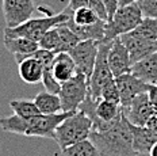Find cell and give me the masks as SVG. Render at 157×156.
Instances as JSON below:
<instances>
[{"mask_svg":"<svg viewBox=\"0 0 157 156\" xmlns=\"http://www.w3.org/2000/svg\"><path fill=\"white\" fill-rule=\"evenodd\" d=\"M90 140L99 149L102 156H138L134 149L133 133L129 121L123 113L110 129L103 132L92 131Z\"/></svg>","mask_w":157,"mask_h":156,"instance_id":"1","label":"cell"},{"mask_svg":"<svg viewBox=\"0 0 157 156\" xmlns=\"http://www.w3.org/2000/svg\"><path fill=\"white\" fill-rule=\"evenodd\" d=\"M39 11L45 14L44 18H31L25 23L16 26V27H4V37H26L33 41H39L46 31L50 29L65 23L71 15L68 12H60V14H53L52 10L46 6H39Z\"/></svg>","mask_w":157,"mask_h":156,"instance_id":"2","label":"cell"},{"mask_svg":"<svg viewBox=\"0 0 157 156\" xmlns=\"http://www.w3.org/2000/svg\"><path fill=\"white\" fill-rule=\"evenodd\" d=\"M94 131V122L83 110H77L58 125L56 131V142L60 149L88 140Z\"/></svg>","mask_w":157,"mask_h":156,"instance_id":"3","label":"cell"},{"mask_svg":"<svg viewBox=\"0 0 157 156\" xmlns=\"http://www.w3.org/2000/svg\"><path fill=\"white\" fill-rule=\"evenodd\" d=\"M144 19V14L138 3L119 6L114 17L106 23V37L104 41H113L134 30Z\"/></svg>","mask_w":157,"mask_h":156,"instance_id":"4","label":"cell"},{"mask_svg":"<svg viewBox=\"0 0 157 156\" xmlns=\"http://www.w3.org/2000/svg\"><path fill=\"white\" fill-rule=\"evenodd\" d=\"M114 41V40H113ZM113 41H100L99 49H98V57L95 63L94 72L88 82L90 94L95 100L102 99V88L111 77H115L109 64V52L113 45Z\"/></svg>","mask_w":157,"mask_h":156,"instance_id":"5","label":"cell"},{"mask_svg":"<svg viewBox=\"0 0 157 156\" xmlns=\"http://www.w3.org/2000/svg\"><path fill=\"white\" fill-rule=\"evenodd\" d=\"M88 92V77L78 71L72 79L61 84V91L58 95L63 102V111H77L80 105L86 100Z\"/></svg>","mask_w":157,"mask_h":156,"instance_id":"6","label":"cell"},{"mask_svg":"<svg viewBox=\"0 0 157 156\" xmlns=\"http://www.w3.org/2000/svg\"><path fill=\"white\" fill-rule=\"evenodd\" d=\"M73 113L60 111L54 114H38L33 118L27 119V131L26 136H35V137H45V138H56V131L58 125L67 119Z\"/></svg>","mask_w":157,"mask_h":156,"instance_id":"7","label":"cell"},{"mask_svg":"<svg viewBox=\"0 0 157 156\" xmlns=\"http://www.w3.org/2000/svg\"><path fill=\"white\" fill-rule=\"evenodd\" d=\"M35 11L34 0H3V15L7 27H16L27 22Z\"/></svg>","mask_w":157,"mask_h":156,"instance_id":"8","label":"cell"},{"mask_svg":"<svg viewBox=\"0 0 157 156\" xmlns=\"http://www.w3.org/2000/svg\"><path fill=\"white\" fill-rule=\"evenodd\" d=\"M98 49H99V41L86 40L80 41L69 52L71 56L73 57L75 63H76L78 71L83 72L88 77V82H90V77L94 72L95 63H96L98 57Z\"/></svg>","mask_w":157,"mask_h":156,"instance_id":"9","label":"cell"},{"mask_svg":"<svg viewBox=\"0 0 157 156\" xmlns=\"http://www.w3.org/2000/svg\"><path fill=\"white\" fill-rule=\"evenodd\" d=\"M155 111L148 92L137 95L127 106H122V113L129 122L138 126H146L150 115Z\"/></svg>","mask_w":157,"mask_h":156,"instance_id":"10","label":"cell"},{"mask_svg":"<svg viewBox=\"0 0 157 156\" xmlns=\"http://www.w3.org/2000/svg\"><path fill=\"white\" fill-rule=\"evenodd\" d=\"M115 80L121 94V106H127L137 95L148 92L150 87V83H146L145 80L140 79L133 72L121 75L115 77Z\"/></svg>","mask_w":157,"mask_h":156,"instance_id":"11","label":"cell"},{"mask_svg":"<svg viewBox=\"0 0 157 156\" xmlns=\"http://www.w3.org/2000/svg\"><path fill=\"white\" fill-rule=\"evenodd\" d=\"M119 38H121V41L125 44L127 50H129L130 58H132L133 64L142 60L144 57L149 56L150 53L157 52V42L145 40V38L137 35L134 31H129V33H126V34H122Z\"/></svg>","mask_w":157,"mask_h":156,"instance_id":"12","label":"cell"},{"mask_svg":"<svg viewBox=\"0 0 157 156\" xmlns=\"http://www.w3.org/2000/svg\"><path fill=\"white\" fill-rule=\"evenodd\" d=\"M109 64L110 68L113 71V75L115 77L121 76L123 73L132 72V58H130V53L127 50V48L125 46L121 38L118 37L113 41V45L110 48L109 52Z\"/></svg>","mask_w":157,"mask_h":156,"instance_id":"13","label":"cell"},{"mask_svg":"<svg viewBox=\"0 0 157 156\" xmlns=\"http://www.w3.org/2000/svg\"><path fill=\"white\" fill-rule=\"evenodd\" d=\"M3 42L6 49L14 56L16 64L33 56L39 49V44L37 41H33L26 37H4Z\"/></svg>","mask_w":157,"mask_h":156,"instance_id":"14","label":"cell"},{"mask_svg":"<svg viewBox=\"0 0 157 156\" xmlns=\"http://www.w3.org/2000/svg\"><path fill=\"white\" fill-rule=\"evenodd\" d=\"M129 126L133 133L134 149L138 156L149 155L152 147L157 142V132L148 126H138L132 122H129Z\"/></svg>","mask_w":157,"mask_h":156,"instance_id":"15","label":"cell"},{"mask_svg":"<svg viewBox=\"0 0 157 156\" xmlns=\"http://www.w3.org/2000/svg\"><path fill=\"white\" fill-rule=\"evenodd\" d=\"M52 72L56 79L63 84L64 82L72 79L78 72V68L69 52H60L57 53L53 64H52Z\"/></svg>","mask_w":157,"mask_h":156,"instance_id":"16","label":"cell"},{"mask_svg":"<svg viewBox=\"0 0 157 156\" xmlns=\"http://www.w3.org/2000/svg\"><path fill=\"white\" fill-rule=\"evenodd\" d=\"M19 76L27 84H37L38 82H42L44 76V65L37 57L33 56L22 60L18 64Z\"/></svg>","mask_w":157,"mask_h":156,"instance_id":"17","label":"cell"},{"mask_svg":"<svg viewBox=\"0 0 157 156\" xmlns=\"http://www.w3.org/2000/svg\"><path fill=\"white\" fill-rule=\"evenodd\" d=\"M132 72L146 83H157V52L150 53L149 56L133 64Z\"/></svg>","mask_w":157,"mask_h":156,"instance_id":"18","label":"cell"},{"mask_svg":"<svg viewBox=\"0 0 157 156\" xmlns=\"http://www.w3.org/2000/svg\"><path fill=\"white\" fill-rule=\"evenodd\" d=\"M34 102L42 114H54L63 111V102L58 94L49 92L45 90L35 95Z\"/></svg>","mask_w":157,"mask_h":156,"instance_id":"19","label":"cell"},{"mask_svg":"<svg viewBox=\"0 0 157 156\" xmlns=\"http://www.w3.org/2000/svg\"><path fill=\"white\" fill-rule=\"evenodd\" d=\"M69 15H71V18L68 19L67 22L68 23H71V25L78 26V27L92 26L95 23H98L99 21H102V19L95 14V11L90 7V6L78 8V10H76V11L72 12V14H69Z\"/></svg>","mask_w":157,"mask_h":156,"instance_id":"20","label":"cell"},{"mask_svg":"<svg viewBox=\"0 0 157 156\" xmlns=\"http://www.w3.org/2000/svg\"><path fill=\"white\" fill-rule=\"evenodd\" d=\"M60 156H102V154L95 147L94 142L88 138L65 149H61Z\"/></svg>","mask_w":157,"mask_h":156,"instance_id":"21","label":"cell"},{"mask_svg":"<svg viewBox=\"0 0 157 156\" xmlns=\"http://www.w3.org/2000/svg\"><path fill=\"white\" fill-rule=\"evenodd\" d=\"M0 128L4 132L14 133V135H23L26 136L27 131V119L22 118L18 114H12L8 117H2L0 118Z\"/></svg>","mask_w":157,"mask_h":156,"instance_id":"22","label":"cell"},{"mask_svg":"<svg viewBox=\"0 0 157 156\" xmlns=\"http://www.w3.org/2000/svg\"><path fill=\"white\" fill-rule=\"evenodd\" d=\"M10 107L14 110L15 114H18L22 118L30 119L33 117L41 114L38 106L35 105L34 100H26V99H15L10 102Z\"/></svg>","mask_w":157,"mask_h":156,"instance_id":"23","label":"cell"},{"mask_svg":"<svg viewBox=\"0 0 157 156\" xmlns=\"http://www.w3.org/2000/svg\"><path fill=\"white\" fill-rule=\"evenodd\" d=\"M57 29H58V33H60V38H61L58 53H60V52H71L78 42L81 41V38L78 37L67 23L57 26Z\"/></svg>","mask_w":157,"mask_h":156,"instance_id":"24","label":"cell"},{"mask_svg":"<svg viewBox=\"0 0 157 156\" xmlns=\"http://www.w3.org/2000/svg\"><path fill=\"white\" fill-rule=\"evenodd\" d=\"M137 35L145 38L148 41L157 42V18H146L144 17L142 22L134 30Z\"/></svg>","mask_w":157,"mask_h":156,"instance_id":"25","label":"cell"},{"mask_svg":"<svg viewBox=\"0 0 157 156\" xmlns=\"http://www.w3.org/2000/svg\"><path fill=\"white\" fill-rule=\"evenodd\" d=\"M39 48L42 49H48V50H54L56 53H58V48L61 44V38H60V33H58L57 26L53 29H50L49 31H46L42 38L38 41Z\"/></svg>","mask_w":157,"mask_h":156,"instance_id":"26","label":"cell"},{"mask_svg":"<svg viewBox=\"0 0 157 156\" xmlns=\"http://www.w3.org/2000/svg\"><path fill=\"white\" fill-rule=\"evenodd\" d=\"M102 99L111 100V102H115V103H119L121 105V94H119V88H118L115 77H111L109 82L103 86Z\"/></svg>","mask_w":157,"mask_h":156,"instance_id":"27","label":"cell"},{"mask_svg":"<svg viewBox=\"0 0 157 156\" xmlns=\"http://www.w3.org/2000/svg\"><path fill=\"white\" fill-rule=\"evenodd\" d=\"M42 83H44L45 90L53 94H60L61 91V83L54 77L52 72V67H45L44 68V76H42Z\"/></svg>","mask_w":157,"mask_h":156,"instance_id":"28","label":"cell"},{"mask_svg":"<svg viewBox=\"0 0 157 156\" xmlns=\"http://www.w3.org/2000/svg\"><path fill=\"white\" fill-rule=\"evenodd\" d=\"M137 3L141 8L144 17L157 18V0H138Z\"/></svg>","mask_w":157,"mask_h":156,"instance_id":"29","label":"cell"},{"mask_svg":"<svg viewBox=\"0 0 157 156\" xmlns=\"http://www.w3.org/2000/svg\"><path fill=\"white\" fill-rule=\"evenodd\" d=\"M88 6L94 10L95 14H96L100 19L109 22V12H107V8H106V6H104V3L102 0H90V4Z\"/></svg>","mask_w":157,"mask_h":156,"instance_id":"30","label":"cell"},{"mask_svg":"<svg viewBox=\"0 0 157 156\" xmlns=\"http://www.w3.org/2000/svg\"><path fill=\"white\" fill-rule=\"evenodd\" d=\"M90 4V0H69L68 2V6L65 7L64 11L68 12V14H72L73 11L81 8V7H87Z\"/></svg>","mask_w":157,"mask_h":156,"instance_id":"31","label":"cell"},{"mask_svg":"<svg viewBox=\"0 0 157 156\" xmlns=\"http://www.w3.org/2000/svg\"><path fill=\"white\" fill-rule=\"evenodd\" d=\"M104 3V6H106L107 8V12H109V21L111 18L114 17V14L117 12L118 7H119V0H102Z\"/></svg>","mask_w":157,"mask_h":156,"instance_id":"32","label":"cell"},{"mask_svg":"<svg viewBox=\"0 0 157 156\" xmlns=\"http://www.w3.org/2000/svg\"><path fill=\"white\" fill-rule=\"evenodd\" d=\"M148 94H149V99L152 102L153 107L157 109V84H150Z\"/></svg>","mask_w":157,"mask_h":156,"instance_id":"33","label":"cell"},{"mask_svg":"<svg viewBox=\"0 0 157 156\" xmlns=\"http://www.w3.org/2000/svg\"><path fill=\"white\" fill-rule=\"evenodd\" d=\"M146 126L150 129H153V131L157 132V109H155V111H153V114L150 115L148 123H146Z\"/></svg>","mask_w":157,"mask_h":156,"instance_id":"34","label":"cell"},{"mask_svg":"<svg viewBox=\"0 0 157 156\" xmlns=\"http://www.w3.org/2000/svg\"><path fill=\"white\" fill-rule=\"evenodd\" d=\"M138 0H119V6H126V4H132V3H137Z\"/></svg>","mask_w":157,"mask_h":156,"instance_id":"35","label":"cell"},{"mask_svg":"<svg viewBox=\"0 0 157 156\" xmlns=\"http://www.w3.org/2000/svg\"><path fill=\"white\" fill-rule=\"evenodd\" d=\"M149 156H157V142L152 147V149H150Z\"/></svg>","mask_w":157,"mask_h":156,"instance_id":"36","label":"cell"},{"mask_svg":"<svg viewBox=\"0 0 157 156\" xmlns=\"http://www.w3.org/2000/svg\"><path fill=\"white\" fill-rule=\"evenodd\" d=\"M155 84H157V83H155Z\"/></svg>","mask_w":157,"mask_h":156,"instance_id":"37","label":"cell"}]
</instances>
